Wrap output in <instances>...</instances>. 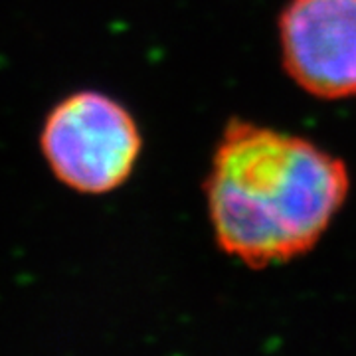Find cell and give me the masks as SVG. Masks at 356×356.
<instances>
[{
    "mask_svg": "<svg viewBox=\"0 0 356 356\" xmlns=\"http://www.w3.org/2000/svg\"><path fill=\"white\" fill-rule=\"evenodd\" d=\"M40 147L54 177L67 188L105 194L133 172L140 135L121 103L99 91H77L46 117Z\"/></svg>",
    "mask_w": 356,
    "mask_h": 356,
    "instance_id": "7a4b0ae2",
    "label": "cell"
},
{
    "mask_svg": "<svg viewBox=\"0 0 356 356\" xmlns=\"http://www.w3.org/2000/svg\"><path fill=\"white\" fill-rule=\"evenodd\" d=\"M280 38L285 70L307 93L356 95V0H291Z\"/></svg>",
    "mask_w": 356,
    "mask_h": 356,
    "instance_id": "3957f363",
    "label": "cell"
},
{
    "mask_svg": "<svg viewBox=\"0 0 356 356\" xmlns=\"http://www.w3.org/2000/svg\"><path fill=\"white\" fill-rule=\"evenodd\" d=\"M348 184L343 161L311 140L236 121L206 182L214 236L245 266L287 261L318 242Z\"/></svg>",
    "mask_w": 356,
    "mask_h": 356,
    "instance_id": "6da1fadb",
    "label": "cell"
}]
</instances>
